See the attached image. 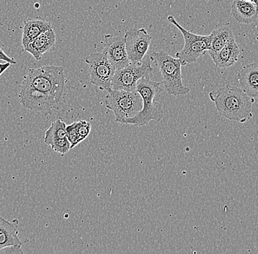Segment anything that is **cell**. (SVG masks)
<instances>
[{
	"label": "cell",
	"instance_id": "cell-14",
	"mask_svg": "<svg viewBox=\"0 0 258 254\" xmlns=\"http://www.w3.org/2000/svg\"><path fill=\"white\" fill-rule=\"evenodd\" d=\"M19 221L12 222L0 217V250L8 246L22 245L19 238Z\"/></svg>",
	"mask_w": 258,
	"mask_h": 254
},
{
	"label": "cell",
	"instance_id": "cell-10",
	"mask_svg": "<svg viewBox=\"0 0 258 254\" xmlns=\"http://www.w3.org/2000/svg\"><path fill=\"white\" fill-rule=\"evenodd\" d=\"M102 44L103 53L116 70L130 64L125 49V37L106 35L103 39Z\"/></svg>",
	"mask_w": 258,
	"mask_h": 254
},
{
	"label": "cell",
	"instance_id": "cell-23",
	"mask_svg": "<svg viewBox=\"0 0 258 254\" xmlns=\"http://www.w3.org/2000/svg\"><path fill=\"white\" fill-rule=\"evenodd\" d=\"M0 60L6 61V62H9L11 65H15V64H16L15 59L8 57L1 47H0Z\"/></svg>",
	"mask_w": 258,
	"mask_h": 254
},
{
	"label": "cell",
	"instance_id": "cell-5",
	"mask_svg": "<svg viewBox=\"0 0 258 254\" xmlns=\"http://www.w3.org/2000/svg\"><path fill=\"white\" fill-rule=\"evenodd\" d=\"M106 107L112 111L115 122L125 124L143 109V100L137 92L111 90L105 99Z\"/></svg>",
	"mask_w": 258,
	"mask_h": 254
},
{
	"label": "cell",
	"instance_id": "cell-19",
	"mask_svg": "<svg viewBox=\"0 0 258 254\" xmlns=\"http://www.w3.org/2000/svg\"><path fill=\"white\" fill-rule=\"evenodd\" d=\"M50 147L54 152L64 155L72 149V144H71L68 138L66 137L63 139L56 140L50 145Z\"/></svg>",
	"mask_w": 258,
	"mask_h": 254
},
{
	"label": "cell",
	"instance_id": "cell-22",
	"mask_svg": "<svg viewBox=\"0 0 258 254\" xmlns=\"http://www.w3.org/2000/svg\"><path fill=\"white\" fill-rule=\"evenodd\" d=\"M22 245H15L8 246L0 250V253L14 254V253H23V250L22 249Z\"/></svg>",
	"mask_w": 258,
	"mask_h": 254
},
{
	"label": "cell",
	"instance_id": "cell-7",
	"mask_svg": "<svg viewBox=\"0 0 258 254\" xmlns=\"http://www.w3.org/2000/svg\"><path fill=\"white\" fill-rule=\"evenodd\" d=\"M150 56H145L141 62H131L129 65L116 70L113 76V90L136 92L137 82L143 77L151 75L153 73Z\"/></svg>",
	"mask_w": 258,
	"mask_h": 254
},
{
	"label": "cell",
	"instance_id": "cell-21",
	"mask_svg": "<svg viewBox=\"0 0 258 254\" xmlns=\"http://www.w3.org/2000/svg\"><path fill=\"white\" fill-rule=\"evenodd\" d=\"M77 130H78L81 141H84L90 133L91 125L89 122L85 121V120H81V121L77 122Z\"/></svg>",
	"mask_w": 258,
	"mask_h": 254
},
{
	"label": "cell",
	"instance_id": "cell-20",
	"mask_svg": "<svg viewBox=\"0 0 258 254\" xmlns=\"http://www.w3.org/2000/svg\"><path fill=\"white\" fill-rule=\"evenodd\" d=\"M66 133H67L68 139L69 140L71 144H72V149L82 142L80 138V135H79L78 130H77V122H74V123L71 124V125H67V127H66Z\"/></svg>",
	"mask_w": 258,
	"mask_h": 254
},
{
	"label": "cell",
	"instance_id": "cell-11",
	"mask_svg": "<svg viewBox=\"0 0 258 254\" xmlns=\"http://www.w3.org/2000/svg\"><path fill=\"white\" fill-rule=\"evenodd\" d=\"M240 88L251 99H258V63L245 65L237 74Z\"/></svg>",
	"mask_w": 258,
	"mask_h": 254
},
{
	"label": "cell",
	"instance_id": "cell-6",
	"mask_svg": "<svg viewBox=\"0 0 258 254\" xmlns=\"http://www.w3.org/2000/svg\"><path fill=\"white\" fill-rule=\"evenodd\" d=\"M167 21L178 29L184 38V46L181 51L176 53V57L180 59L182 66L195 62L209 51L211 47V34L201 35L191 33L179 25L172 16H168Z\"/></svg>",
	"mask_w": 258,
	"mask_h": 254
},
{
	"label": "cell",
	"instance_id": "cell-1",
	"mask_svg": "<svg viewBox=\"0 0 258 254\" xmlns=\"http://www.w3.org/2000/svg\"><path fill=\"white\" fill-rule=\"evenodd\" d=\"M64 84L62 66L30 69L20 85L21 105L32 112L50 113L63 97Z\"/></svg>",
	"mask_w": 258,
	"mask_h": 254
},
{
	"label": "cell",
	"instance_id": "cell-12",
	"mask_svg": "<svg viewBox=\"0 0 258 254\" xmlns=\"http://www.w3.org/2000/svg\"><path fill=\"white\" fill-rule=\"evenodd\" d=\"M56 43V34L53 29L41 34L31 43H29L24 51H27L36 59L40 61L45 53L52 49Z\"/></svg>",
	"mask_w": 258,
	"mask_h": 254
},
{
	"label": "cell",
	"instance_id": "cell-2",
	"mask_svg": "<svg viewBox=\"0 0 258 254\" xmlns=\"http://www.w3.org/2000/svg\"><path fill=\"white\" fill-rule=\"evenodd\" d=\"M218 113L232 121L245 123L252 117L251 98L241 88L227 84L209 93Z\"/></svg>",
	"mask_w": 258,
	"mask_h": 254
},
{
	"label": "cell",
	"instance_id": "cell-13",
	"mask_svg": "<svg viewBox=\"0 0 258 254\" xmlns=\"http://www.w3.org/2000/svg\"><path fill=\"white\" fill-rule=\"evenodd\" d=\"M230 14L232 17L243 25H250L256 22L258 17V8L254 3L246 0H234Z\"/></svg>",
	"mask_w": 258,
	"mask_h": 254
},
{
	"label": "cell",
	"instance_id": "cell-15",
	"mask_svg": "<svg viewBox=\"0 0 258 254\" xmlns=\"http://www.w3.org/2000/svg\"><path fill=\"white\" fill-rule=\"evenodd\" d=\"M52 29L49 22L40 19H28L24 22L22 33V46L25 48L29 43L40 36L41 34Z\"/></svg>",
	"mask_w": 258,
	"mask_h": 254
},
{
	"label": "cell",
	"instance_id": "cell-8",
	"mask_svg": "<svg viewBox=\"0 0 258 254\" xmlns=\"http://www.w3.org/2000/svg\"><path fill=\"white\" fill-rule=\"evenodd\" d=\"M89 65L90 82L101 91L109 92L112 89V81L116 68L104 53H93L85 58Z\"/></svg>",
	"mask_w": 258,
	"mask_h": 254
},
{
	"label": "cell",
	"instance_id": "cell-18",
	"mask_svg": "<svg viewBox=\"0 0 258 254\" xmlns=\"http://www.w3.org/2000/svg\"><path fill=\"white\" fill-rule=\"evenodd\" d=\"M66 127V124L60 119L53 122L45 133L44 142L50 146L56 140L67 137Z\"/></svg>",
	"mask_w": 258,
	"mask_h": 254
},
{
	"label": "cell",
	"instance_id": "cell-24",
	"mask_svg": "<svg viewBox=\"0 0 258 254\" xmlns=\"http://www.w3.org/2000/svg\"><path fill=\"white\" fill-rule=\"evenodd\" d=\"M11 65V64L9 63V62H6V63H0V76H1L2 74L4 73V72L7 70Z\"/></svg>",
	"mask_w": 258,
	"mask_h": 254
},
{
	"label": "cell",
	"instance_id": "cell-3",
	"mask_svg": "<svg viewBox=\"0 0 258 254\" xmlns=\"http://www.w3.org/2000/svg\"><path fill=\"white\" fill-rule=\"evenodd\" d=\"M151 75L143 77L137 82V92L143 100V109L128 119L125 124L127 125L145 126L151 121L160 122L164 117V112L161 104L155 101L160 95L162 90L161 85L163 82H156L150 78Z\"/></svg>",
	"mask_w": 258,
	"mask_h": 254
},
{
	"label": "cell",
	"instance_id": "cell-4",
	"mask_svg": "<svg viewBox=\"0 0 258 254\" xmlns=\"http://www.w3.org/2000/svg\"><path fill=\"white\" fill-rule=\"evenodd\" d=\"M150 58L160 70L164 91L167 94L178 96L189 93V88L183 84L182 80V64L178 58L171 57L163 51H154Z\"/></svg>",
	"mask_w": 258,
	"mask_h": 254
},
{
	"label": "cell",
	"instance_id": "cell-17",
	"mask_svg": "<svg viewBox=\"0 0 258 254\" xmlns=\"http://www.w3.org/2000/svg\"><path fill=\"white\" fill-rule=\"evenodd\" d=\"M240 49L236 42L233 41L221 50L213 59L216 67L227 69L238 62Z\"/></svg>",
	"mask_w": 258,
	"mask_h": 254
},
{
	"label": "cell",
	"instance_id": "cell-16",
	"mask_svg": "<svg viewBox=\"0 0 258 254\" xmlns=\"http://www.w3.org/2000/svg\"><path fill=\"white\" fill-rule=\"evenodd\" d=\"M233 41H235V37L230 27L227 26L214 30L211 33V47L209 50L211 59H214L221 50Z\"/></svg>",
	"mask_w": 258,
	"mask_h": 254
},
{
	"label": "cell",
	"instance_id": "cell-25",
	"mask_svg": "<svg viewBox=\"0 0 258 254\" xmlns=\"http://www.w3.org/2000/svg\"><path fill=\"white\" fill-rule=\"evenodd\" d=\"M246 1L251 2V3H254L258 8V0H246Z\"/></svg>",
	"mask_w": 258,
	"mask_h": 254
},
{
	"label": "cell",
	"instance_id": "cell-9",
	"mask_svg": "<svg viewBox=\"0 0 258 254\" xmlns=\"http://www.w3.org/2000/svg\"><path fill=\"white\" fill-rule=\"evenodd\" d=\"M124 37L129 60L132 62H143L151 46V35L145 29L141 28L128 30Z\"/></svg>",
	"mask_w": 258,
	"mask_h": 254
}]
</instances>
